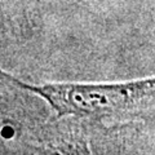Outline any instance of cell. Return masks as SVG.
I'll return each instance as SVG.
<instances>
[{
  "label": "cell",
  "instance_id": "1",
  "mask_svg": "<svg viewBox=\"0 0 155 155\" xmlns=\"http://www.w3.org/2000/svg\"><path fill=\"white\" fill-rule=\"evenodd\" d=\"M2 72V71H0ZM11 81L41 97L57 116L114 115L155 104V78L110 84L47 83L26 84L2 72Z\"/></svg>",
  "mask_w": 155,
  "mask_h": 155
},
{
  "label": "cell",
  "instance_id": "2",
  "mask_svg": "<svg viewBox=\"0 0 155 155\" xmlns=\"http://www.w3.org/2000/svg\"><path fill=\"white\" fill-rule=\"evenodd\" d=\"M40 155H67V153L61 151V150H57V149H49L47 151L41 153Z\"/></svg>",
  "mask_w": 155,
  "mask_h": 155
}]
</instances>
